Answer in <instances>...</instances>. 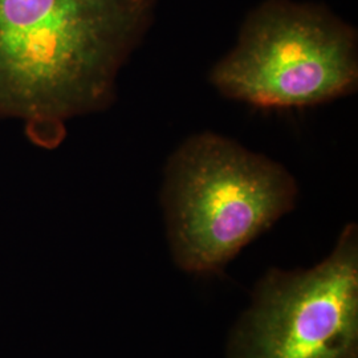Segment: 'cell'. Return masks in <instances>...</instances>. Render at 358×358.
<instances>
[{"mask_svg":"<svg viewBox=\"0 0 358 358\" xmlns=\"http://www.w3.org/2000/svg\"><path fill=\"white\" fill-rule=\"evenodd\" d=\"M155 0H0V120L55 149L66 124L115 103Z\"/></svg>","mask_w":358,"mask_h":358,"instance_id":"obj_1","label":"cell"},{"mask_svg":"<svg viewBox=\"0 0 358 358\" xmlns=\"http://www.w3.org/2000/svg\"><path fill=\"white\" fill-rule=\"evenodd\" d=\"M297 198L299 185L282 164L217 133L192 134L167 159L161 189L176 266L199 276L222 273Z\"/></svg>","mask_w":358,"mask_h":358,"instance_id":"obj_2","label":"cell"},{"mask_svg":"<svg viewBox=\"0 0 358 358\" xmlns=\"http://www.w3.org/2000/svg\"><path fill=\"white\" fill-rule=\"evenodd\" d=\"M224 97L260 109L331 103L358 85L356 28L315 3L266 0L210 73Z\"/></svg>","mask_w":358,"mask_h":358,"instance_id":"obj_3","label":"cell"},{"mask_svg":"<svg viewBox=\"0 0 358 358\" xmlns=\"http://www.w3.org/2000/svg\"><path fill=\"white\" fill-rule=\"evenodd\" d=\"M227 358H358V227L307 269L271 268L232 327Z\"/></svg>","mask_w":358,"mask_h":358,"instance_id":"obj_4","label":"cell"}]
</instances>
